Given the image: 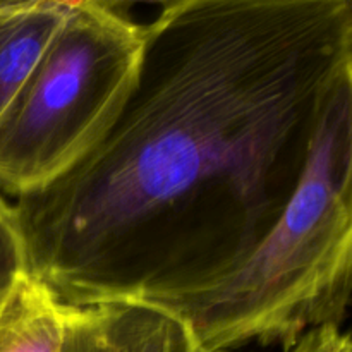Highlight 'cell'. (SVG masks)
I'll return each instance as SVG.
<instances>
[{
  "label": "cell",
  "instance_id": "6da1fadb",
  "mask_svg": "<svg viewBox=\"0 0 352 352\" xmlns=\"http://www.w3.org/2000/svg\"><path fill=\"white\" fill-rule=\"evenodd\" d=\"M144 34L109 136L12 203L28 270L64 305L158 298L239 263L352 78L351 0H174Z\"/></svg>",
  "mask_w": 352,
  "mask_h": 352
},
{
  "label": "cell",
  "instance_id": "7a4b0ae2",
  "mask_svg": "<svg viewBox=\"0 0 352 352\" xmlns=\"http://www.w3.org/2000/svg\"><path fill=\"white\" fill-rule=\"evenodd\" d=\"M352 289V78L330 96L298 188L260 243L222 275L148 301L192 330L201 352L282 346L342 327Z\"/></svg>",
  "mask_w": 352,
  "mask_h": 352
},
{
  "label": "cell",
  "instance_id": "3957f363",
  "mask_svg": "<svg viewBox=\"0 0 352 352\" xmlns=\"http://www.w3.org/2000/svg\"><path fill=\"white\" fill-rule=\"evenodd\" d=\"M144 43L127 3L74 0L0 120L2 191L47 188L102 144L136 89Z\"/></svg>",
  "mask_w": 352,
  "mask_h": 352
},
{
  "label": "cell",
  "instance_id": "277c9868",
  "mask_svg": "<svg viewBox=\"0 0 352 352\" xmlns=\"http://www.w3.org/2000/svg\"><path fill=\"white\" fill-rule=\"evenodd\" d=\"M60 352H201L192 330L165 306L127 298L69 306Z\"/></svg>",
  "mask_w": 352,
  "mask_h": 352
},
{
  "label": "cell",
  "instance_id": "5b68a950",
  "mask_svg": "<svg viewBox=\"0 0 352 352\" xmlns=\"http://www.w3.org/2000/svg\"><path fill=\"white\" fill-rule=\"evenodd\" d=\"M74 0H0V120Z\"/></svg>",
  "mask_w": 352,
  "mask_h": 352
},
{
  "label": "cell",
  "instance_id": "8992f818",
  "mask_svg": "<svg viewBox=\"0 0 352 352\" xmlns=\"http://www.w3.org/2000/svg\"><path fill=\"white\" fill-rule=\"evenodd\" d=\"M67 305L23 272L0 301V352H60Z\"/></svg>",
  "mask_w": 352,
  "mask_h": 352
},
{
  "label": "cell",
  "instance_id": "52a82bcc",
  "mask_svg": "<svg viewBox=\"0 0 352 352\" xmlns=\"http://www.w3.org/2000/svg\"><path fill=\"white\" fill-rule=\"evenodd\" d=\"M26 270V250L14 205L0 192V301Z\"/></svg>",
  "mask_w": 352,
  "mask_h": 352
},
{
  "label": "cell",
  "instance_id": "ba28073f",
  "mask_svg": "<svg viewBox=\"0 0 352 352\" xmlns=\"http://www.w3.org/2000/svg\"><path fill=\"white\" fill-rule=\"evenodd\" d=\"M284 352H352V340L342 327L323 325L306 332Z\"/></svg>",
  "mask_w": 352,
  "mask_h": 352
}]
</instances>
